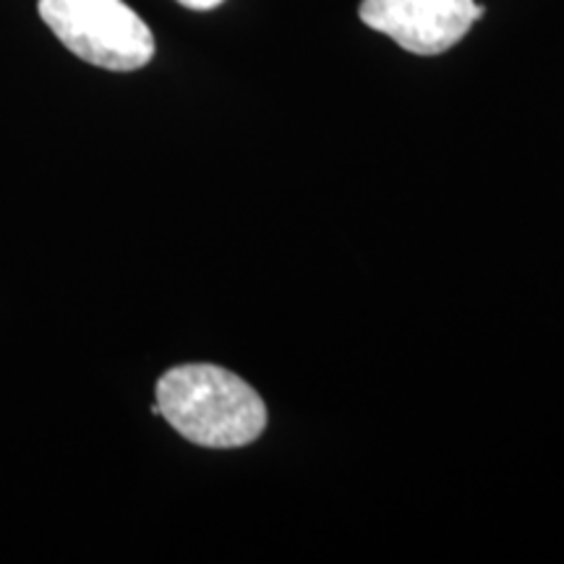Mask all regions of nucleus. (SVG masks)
Returning a JSON list of instances; mask_svg holds the SVG:
<instances>
[{
    "label": "nucleus",
    "instance_id": "obj_1",
    "mask_svg": "<svg viewBox=\"0 0 564 564\" xmlns=\"http://www.w3.org/2000/svg\"><path fill=\"white\" fill-rule=\"evenodd\" d=\"M158 408L183 440L212 449L257 442L267 426V408L257 390L212 364H186L162 373Z\"/></svg>",
    "mask_w": 564,
    "mask_h": 564
},
{
    "label": "nucleus",
    "instance_id": "obj_2",
    "mask_svg": "<svg viewBox=\"0 0 564 564\" xmlns=\"http://www.w3.org/2000/svg\"><path fill=\"white\" fill-rule=\"evenodd\" d=\"M40 17L76 58L137 70L154 58L152 30L123 0H40Z\"/></svg>",
    "mask_w": 564,
    "mask_h": 564
},
{
    "label": "nucleus",
    "instance_id": "obj_3",
    "mask_svg": "<svg viewBox=\"0 0 564 564\" xmlns=\"http://www.w3.org/2000/svg\"><path fill=\"white\" fill-rule=\"evenodd\" d=\"M358 17L415 55H440L455 47L484 17L474 0H364Z\"/></svg>",
    "mask_w": 564,
    "mask_h": 564
},
{
    "label": "nucleus",
    "instance_id": "obj_4",
    "mask_svg": "<svg viewBox=\"0 0 564 564\" xmlns=\"http://www.w3.org/2000/svg\"><path fill=\"white\" fill-rule=\"evenodd\" d=\"M178 3L186 6V9H192V11H209V9H217L223 0H178Z\"/></svg>",
    "mask_w": 564,
    "mask_h": 564
}]
</instances>
